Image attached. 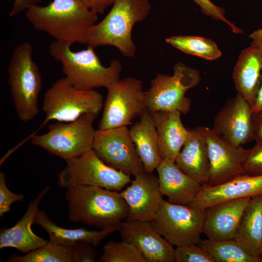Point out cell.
Wrapping results in <instances>:
<instances>
[{"label":"cell","instance_id":"cell-35","mask_svg":"<svg viewBox=\"0 0 262 262\" xmlns=\"http://www.w3.org/2000/svg\"><path fill=\"white\" fill-rule=\"evenodd\" d=\"M93 246L87 243H79L70 246L73 250V262H96V253Z\"/></svg>","mask_w":262,"mask_h":262},{"label":"cell","instance_id":"cell-3","mask_svg":"<svg viewBox=\"0 0 262 262\" xmlns=\"http://www.w3.org/2000/svg\"><path fill=\"white\" fill-rule=\"evenodd\" d=\"M151 9L149 0H116L104 18L89 29L86 44L94 48L113 46L124 56L133 57L137 49L133 27L147 17Z\"/></svg>","mask_w":262,"mask_h":262},{"label":"cell","instance_id":"cell-6","mask_svg":"<svg viewBox=\"0 0 262 262\" xmlns=\"http://www.w3.org/2000/svg\"><path fill=\"white\" fill-rule=\"evenodd\" d=\"M200 80L199 71L182 62L176 64L172 75L158 73L145 92L147 110L151 113L176 111L186 115L191 101L185 94Z\"/></svg>","mask_w":262,"mask_h":262},{"label":"cell","instance_id":"cell-22","mask_svg":"<svg viewBox=\"0 0 262 262\" xmlns=\"http://www.w3.org/2000/svg\"><path fill=\"white\" fill-rule=\"evenodd\" d=\"M189 129V134L175 164L186 174L204 186L208 182L210 172L207 146L196 128Z\"/></svg>","mask_w":262,"mask_h":262},{"label":"cell","instance_id":"cell-8","mask_svg":"<svg viewBox=\"0 0 262 262\" xmlns=\"http://www.w3.org/2000/svg\"><path fill=\"white\" fill-rule=\"evenodd\" d=\"M103 105V98L99 92L95 89H78L64 77L54 82L44 94V123L53 120L71 122L87 114L98 115Z\"/></svg>","mask_w":262,"mask_h":262},{"label":"cell","instance_id":"cell-11","mask_svg":"<svg viewBox=\"0 0 262 262\" xmlns=\"http://www.w3.org/2000/svg\"><path fill=\"white\" fill-rule=\"evenodd\" d=\"M205 210L163 199L153 219L155 229L172 246L198 244L203 233Z\"/></svg>","mask_w":262,"mask_h":262},{"label":"cell","instance_id":"cell-39","mask_svg":"<svg viewBox=\"0 0 262 262\" xmlns=\"http://www.w3.org/2000/svg\"><path fill=\"white\" fill-rule=\"evenodd\" d=\"M249 37L252 39V45L257 47L262 54V28L254 31Z\"/></svg>","mask_w":262,"mask_h":262},{"label":"cell","instance_id":"cell-4","mask_svg":"<svg viewBox=\"0 0 262 262\" xmlns=\"http://www.w3.org/2000/svg\"><path fill=\"white\" fill-rule=\"evenodd\" d=\"M71 46L57 41L49 45L51 56L62 65L66 80L75 87L84 90L106 88L120 79L122 68L120 62L114 59L108 66H104L94 50L88 46L78 51Z\"/></svg>","mask_w":262,"mask_h":262},{"label":"cell","instance_id":"cell-20","mask_svg":"<svg viewBox=\"0 0 262 262\" xmlns=\"http://www.w3.org/2000/svg\"><path fill=\"white\" fill-rule=\"evenodd\" d=\"M49 190V186L46 187L30 202L25 214L16 224L1 230L0 249L11 247L27 253L47 243L48 241L34 233L31 226L34 223L40 202Z\"/></svg>","mask_w":262,"mask_h":262},{"label":"cell","instance_id":"cell-17","mask_svg":"<svg viewBox=\"0 0 262 262\" xmlns=\"http://www.w3.org/2000/svg\"><path fill=\"white\" fill-rule=\"evenodd\" d=\"M260 195H262V175L244 174L219 184L203 186L188 206L205 210L221 202Z\"/></svg>","mask_w":262,"mask_h":262},{"label":"cell","instance_id":"cell-14","mask_svg":"<svg viewBox=\"0 0 262 262\" xmlns=\"http://www.w3.org/2000/svg\"><path fill=\"white\" fill-rule=\"evenodd\" d=\"M212 128L233 146H242L253 141V112L250 104L237 93L217 113Z\"/></svg>","mask_w":262,"mask_h":262},{"label":"cell","instance_id":"cell-42","mask_svg":"<svg viewBox=\"0 0 262 262\" xmlns=\"http://www.w3.org/2000/svg\"><path fill=\"white\" fill-rule=\"evenodd\" d=\"M259 258H260V259L261 260V261L262 262V245H261V250H260V254Z\"/></svg>","mask_w":262,"mask_h":262},{"label":"cell","instance_id":"cell-9","mask_svg":"<svg viewBox=\"0 0 262 262\" xmlns=\"http://www.w3.org/2000/svg\"><path fill=\"white\" fill-rule=\"evenodd\" d=\"M66 165L58 174L59 186L91 185L120 191L131 183V176L110 166L92 149L66 161Z\"/></svg>","mask_w":262,"mask_h":262},{"label":"cell","instance_id":"cell-18","mask_svg":"<svg viewBox=\"0 0 262 262\" xmlns=\"http://www.w3.org/2000/svg\"><path fill=\"white\" fill-rule=\"evenodd\" d=\"M251 198L227 201L206 209L203 233L207 238L234 239L242 214Z\"/></svg>","mask_w":262,"mask_h":262},{"label":"cell","instance_id":"cell-32","mask_svg":"<svg viewBox=\"0 0 262 262\" xmlns=\"http://www.w3.org/2000/svg\"><path fill=\"white\" fill-rule=\"evenodd\" d=\"M193 0L200 7L201 11L204 14L213 19L226 23L234 33H243V31L241 29L226 18L225 12L222 8L213 4L210 0Z\"/></svg>","mask_w":262,"mask_h":262},{"label":"cell","instance_id":"cell-34","mask_svg":"<svg viewBox=\"0 0 262 262\" xmlns=\"http://www.w3.org/2000/svg\"><path fill=\"white\" fill-rule=\"evenodd\" d=\"M23 195L12 193L7 187L5 175L3 172H0V216L11 211L12 203L23 200Z\"/></svg>","mask_w":262,"mask_h":262},{"label":"cell","instance_id":"cell-25","mask_svg":"<svg viewBox=\"0 0 262 262\" xmlns=\"http://www.w3.org/2000/svg\"><path fill=\"white\" fill-rule=\"evenodd\" d=\"M129 131L145 172L152 173L162 159L151 113L146 110L140 116V120L131 127Z\"/></svg>","mask_w":262,"mask_h":262},{"label":"cell","instance_id":"cell-29","mask_svg":"<svg viewBox=\"0 0 262 262\" xmlns=\"http://www.w3.org/2000/svg\"><path fill=\"white\" fill-rule=\"evenodd\" d=\"M9 262H73L72 248L50 241L41 246L21 256L13 255Z\"/></svg>","mask_w":262,"mask_h":262},{"label":"cell","instance_id":"cell-19","mask_svg":"<svg viewBox=\"0 0 262 262\" xmlns=\"http://www.w3.org/2000/svg\"><path fill=\"white\" fill-rule=\"evenodd\" d=\"M156 170L161 194L170 203L188 205L203 186L183 172L175 162L162 160Z\"/></svg>","mask_w":262,"mask_h":262},{"label":"cell","instance_id":"cell-10","mask_svg":"<svg viewBox=\"0 0 262 262\" xmlns=\"http://www.w3.org/2000/svg\"><path fill=\"white\" fill-rule=\"evenodd\" d=\"M99 130L127 126L147 110L143 83L133 77L118 79L107 88Z\"/></svg>","mask_w":262,"mask_h":262},{"label":"cell","instance_id":"cell-41","mask_svg":"<svg viewBox=\"0 0 262 262\" xmlns=\"http://www.w3.org/2000/svg\"><path fill=\"white\" fill-rule=\"evenodd\" d=\"M82 3L84 5L89 7V0H77Z\"/></svg>","mask_w":262,"mask_h":262},{"label":"cell","instance_id":"cell-7","mask_svg":"<svg viewBox=\"0 0 262 262\" xmlns=\"http://www.w3.org/2000/svg\"><path fill=\"white\" fill-rule=\"evenodd\" d=\"M98 115L87 114L71 122L50 124L46 133L32 136V143L65 161L78 157L93 149Z\"/></svg>","mask_w":262,"mask_h":262},{"label":"cell","instance_id":"cell-2","mask_svg":"<svg viewBox=\"0 0 262 262\" xmlns=\"http://www.w3.org/2000/svg\"><path fill=\"white\" fill-rule=\"evenodd\" d=\"M68 219L101 229L126 219L128 206L118 191L83 185L66 188Z\"/></svg>","mask_w":262,"mask_h":262},{"label":"cell","instance_id":"cell-37","mask_svg":"<svg viewBox=\"0 0 262 262\" xmlns=\"http://www.w3.org/2000/svg\"><path fill=\"white\" fill-rule=\"evenodd\" d=\"M253 141L262 142V110L253 113Z\"/></svg>","mask_w":262,"mask_h":262},{"label":"cell","instance_id":"cell-43","mask_svg":"<svg viewBox=\"0 0 262 262\" xmlns=\"http://www.w3.org/2000/svg\"></svg>","mask_w":262,"mask_h":262},{"label":"cell","instance_id":"cell-36","mask_svg":"<svg viewBox=\"0 0 262 262\" xmlns=\"http://www.w3.org/2000/svg\"><path fill=\"white\" fill-rule=\"evenodd\" d=\"M41 0H15L11 11L9 13L10 16H13L20 13L26 11L30 7L36 5Z\"/></svg>","mask_w":262,"mask_h":262},{"label":"cell","instance_id":"cell-30","mask_svg":"<svg viewBox=\"0 0 262 262\" xmlns=\"http://www.w3.org/2000/svg\"><path fill=\"white\" fill-rule=\"evenodd\" d=\"M100 262H147L131 244L122 241H110L103 247Z\"/></svg>","mask_w":262,"mask_h":262},{"label":"cell","instance_id":"cell-21","mask_svg":"<svg viewBox=\"0 0 262 262\" xmlns=\"http://www.w3.org/2000/svg\"><path fill=\"white\" fill-rule=\"evenodd\" d=\"M155 125L159 152L162 160L175 162L184 145L189 129L185 128L178 111L151 113Z\"/></svg>","mask_w":262,"mask_h":262},{"label":"cell","instance_id":"cell-23","mask_svg":"<svg viewBox=\"0 0 262 262\" xmlns=\"http://www.w3.org/2000/svg\"><path fill=\"white\" fill-rule=\"evenodd\" d=\"M232 77L237 93L251 106L262 81V54L257 47L251 44L241 52Z\"/></svg>","mask_w":262,"mask_h":262},{"label":"cell","instance_id":"cell-31","mask_svg":"<svg viewBox=\"0 0 262 262\" xmlns=\"http://www.w3.org/2000/svg\"><path fill=\"white\" fill-rule=\"evenodd\" d=\"M175 262H215V261L203 248L197 244H192L176 247Z\"/></svg>","mask_w":262,"mask_h":262},{"label":"cell","instance_id":"cell-15","mask_svg":"<svg viewBox=\"0 0 262 262\" xmlns=\"http://www.w3.org/2000/svg\"><path fill=\"white\" fill-rule=\"evenodd\" d=\"M134 177L131 184L120 192L129 207L126 220L151 222L164 199L158 178L145 171Z\"/></svg>","mask_w":262,"mask_h":262},{"label":"cell","instance_id":"cell-38","mask_svg":"<svg viewBox=\"0 0 262 262\" xmlns=\"http://www.w3.org/2000/svg\"><path fill=\"white\" fill-rule=\"evenodd\" d=\"M89 8L95 14H102L106 8L113 5L116 0H88Z\"/></svg>","mask_w":262,"mask_h":262},{"label":"cell","instance_id":"cell-24","mask_svg":"<svg viewBox=\"0 0 262 262\" xmlns=\"http://www.w3.org/2000/svg\"><path fill=\"white\" fill-rule=\"evenodd\" d=\"M120 223L100 230L85 228L67 229L56 225L44 211L40 210L37 212L34 220V223L48 232L50 242L67 246H72L79 243H87L97 246L108 235L118 230Z\"/></svg>","mask_w":262,"mask_h":262},{"label":"cell","instance_id":"cell-5","mask_svg":"<svg viewBox=\"0 0 262 262\" xmlns=\"http://www.w3.org/2000/svg\"><path fill=\"white\" fill-rule=\"evenodd\" d=\"M32 44L25 42L15 47L7 72L8 82L18 119L28 122L39 113L38 98L42 88L39 68L33 59Z\"/></svg>","mask_w":262,"mask_h":262},{"label":"cell","instance_id":"cell-27","mask_svg":"<svg viewBox=\"0 0 262 262\" xmlns=\"http://www.w3.org/2000/svg\"><path fill=\"white\" fill-rule=\"evenodd\" d=\"M197 245L203 248L215 262H262L260 258L247 253L234 239H201Z\"/></svg>","mask_w":262,"mask_h":262},{"label":"cell","instance_id":"cell-1","mask_svg":"<svg viewBox=\"0 0 262 262\" xmlns=\"http://www.w3.org/2000/svg\"><path fill=\"white\" fill-rule=\"evenodd\" d=\"M25 16L35 30L70 46L75 43L86 44L88 32L98 19L97 14L77 0L34 5L26 11Z\"/></svg>","mask_w":262,"mask_h":262},{"label":"cell","instance_id":"cell-40","mask_svg":"<svg viewBox=\"0 0 262 262\" xmlns=\"http://www.w3.org/2000/svg\"><path fill=\"white\" fill-rule=\"evenodd\" d=\"M251 109L253 113L262 110V81Z\"/></svg>","mask_w":262,"mask_h":262},{"label":"cell","instance_id":"cell-26","mask_svg":"<svg viewBox=\"0 0 262 262\" xmlns=\"http://www.w3.org/2000/svg\"><path fill=\"white\" fill-rule=\"evenodd\" d=\"M234 239L249 255L259 258L262 242V195L251 198Z\"/></svg>","mask_w":262,"mask_h":262},{"label":"cell","instance_id":"cell-28","mask_svg":"<svg viewBox=\"0 0 262 262\" xmlns=\"http://www.w3.org/2000/svg\"><path fill=\"white\" fill-rule=\"evenodd\" d=\"M165 42L184 53L208 60H215L222 55L216 44L212 39L194 35H174Z\"/></svg>","mask_w":262,"mask_h":262},{"label":"cell","instance_id":"cell-13","mask_svg":"<svg viewBox=\"0 0 262 262\" xmlns=\"http://www.w3.org/2000/svg\"><path fill=\"white\" fill-rule=\"evenodd\" d=\"M196 128L208 147L210 172L207 185L219 184L245 174L247 149L228 143L212 128Z\"/></svg>","mask_w":262,"mask_h":262},{"label":"cell","instance_id":"cell-12","mask_svg":"<svg viewBox=\"0 0 262 262\" xmlns=\"http://www.w3.org/2000/svg\"><path fill=\"white\" fill-rule=\"evenodd\" d=\"M93 149L107 165L130 176L145 171L127 126L96 130Z\"/></svg>","mask_w":262,"mask_h":262},{"label":"cell","instance_id":"cell-33","mask_svg":"<svg viewBox=\"0 0 262 262\" xmlns=\"http://www.w3.org/2000/svg\"><path fill=\"white\" fill-rule=\"evenodd\" d=\"M245 174L252 176L262 175V142L256 143L247 149L244 165Z\"/></svg>","mask_w":262,"mask_h":262},{"label":"cell","instance_id":"cell-16","mask_svg":"<svg viewBox=\"0 0 262 262\" xmlns=\"http://www.w3.org/2000/svg\"><path fill=\"white\" fill-rule=\"evenodd\" d=\"M122 241L133 245L147 262H175V248L153 228L150 222L128 220L118 229Z\"/></svg>","mask_w":262,"mask_h":262}]
</instances>
